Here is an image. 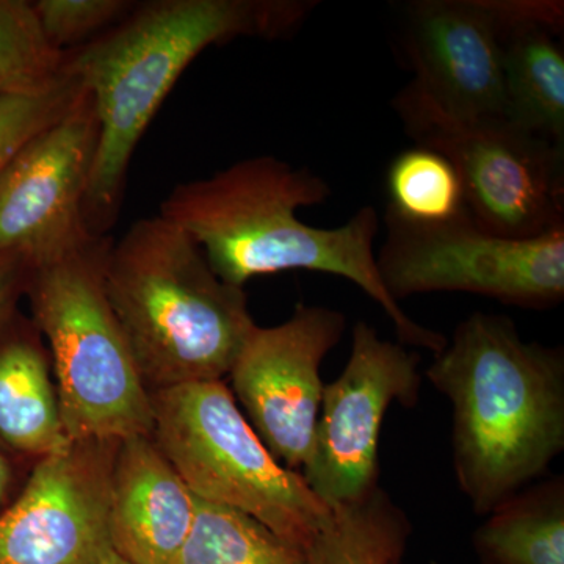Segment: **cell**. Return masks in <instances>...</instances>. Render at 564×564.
I'll list each match as a JSON object with an SVG mask.
<instances>
[{
    "label": "cell",
    "instance_id": "cell-3",
    "mask_svg": "<svg viewBox=\"0 0 564 564\" xmlns=\"http://www.w3.org/2000/svg\"><path fill=\"white\" fill-rule=\"evenodd\" d=\"M425 377L454 408L456 484L475 513H491L562 454L564 350L522 339L507 315L464 318Z\"/></svg>",
    "mask_w": 564,
    "mask_h": 564
},
{
    "label": "cell",
    "instance_id": "cell-13",
    "mask_svg": "<svg viewBox=\"0 0 564 564\" xmlns=\"http://www.w3.org/2000/svg\"><path fill=\"white\" fill-rule=\"evenodd\" d=\"M513 0H408L397 44L413 80L458 117L505 118L502 36Z\"/></svg>",
    "mask_w": 564,
    "mask_h": 564
},
{
    "label": "cell",
    "instance_id": "cell-17",
    "mask_svg": "<svg viewBox=\"0 0 564 564\" xmlns=\"http://www.w3.org/2000/svg\"><path fill=\"white\" fill-rule=\"evenodd\" d=\"M0 437L17 451L41 456L70 443L43 352L28 340L0 350Z\"/></svg>",
    "mask_w": 564,
    "mask_h": 564
},
{
    "label": "cell",
    "instance_id": "cell-18",
    "mask_svg": "<svg viewBox=\"0 0 564 564\" xmlns=\"http://www.w3.org/2000/svg\"><path fill=\"white\" fill-rule=\"evenodd\" d=\"M411 522L381 486L359 502L332 508L329 521L304 549L307 564L402 562Z\"/></svg>",
    "mask_w": 564,
    "mask_h": 564
},
{
    "label": "cell",
    "instance_id": "cell-27",
    "mask_svg": "<svg viewBox=\"0 0 564 564\" xmlns=\"http://www.w3.org/2000/svg\"><path fill=\"white\" fill-rule=\"evenodd\" d=\"M391 564H400V562L391 563Z\"/></svg>",
    "mask_w": 564,
    "mask_h": 564
},
{
    "label": "cell",
    "instance_id": "cell-11",
    "mask_svg": "<svg viewBox=\"0 0 564 564\" xmlns=\"http://www.w3.org/2000/svg\"><path fill=\"white\" fill-rule=\"evenodd\" d=\"M99 141L90 96L31 141L0 174V254L28 269L87 243L88 185Z\"/></svg>",
    "mask_w": 564,
    "mask_h": 564
},
{
    "label": "cell",
    "instance_id": "cell-4",
    "mask_svg": "<svg viewBox=\"0 0 564 564\" xmlns=\"http://www.w3.org/2000/svg\"><path fill=\"white\" fill-rule=\"evenodd\" d=\"M102 288L147 388L223 381L256 323L247 293L161 215L133 223L102 256Z\"/></svg>",
    "mask_w": 564,
    "mask_h": 564
},
{
    "label": "cell",
    "instance_id": "cell-6",
    "mask_svg": "<svg viewBox=\"0 0 564 564\" xmlns=\"http://www.w3.org/2000/svg\"><path fill=\"white\" fill-rule=\"evenodd\" d=\"M152 440L193 496L242 511L306 549L332 516L303 475L274 459L225 381L151 393Z\"/></svg>",
    "mask_w": 564,
    "mask_h": 564
},
{
    "label": "cell",
    "instance_id": "cell-12",
    "mask_svg": "<svg viewBox=\"0 0 564 564\" xmlns=\"http://www.w3.org/2000/svg\"><path fill=\"white\" fill-rule=\"evenodd\" d=\"M107 445L70 441L43 456L0 516V564H101L111 549Z\"/></svg>",
    "mask_w": 564,
    "mask_h": 564
},
{
    "label": "cell",
    "instance_id": "cell-23",
    "mask_svg": "<svg viewBox=\"0 0 564 564\" xmlns=\"http://www.w3.org/2000/svg\"><path fill=\"white\" fill-rule=\"evenodd\" d=\"M44 35L68 54L124 20L135 3L128 0H39L32 2Z\"/></svg>",
    "mask_w": 564,
    "mask_h": 564
},
{
    "label": "cell",
    "instance_id": "cell-9",
    "mask_svg": "<svg viewBox=\"0 0 564 564\" xmlns=\"http://www.w3.org/2000/svg\"><path fill=\"white\" fill-rule=\"evenodd\" d=\"M417 352L383 339L372 325L352 328L343 373L323 388L311 454L302 475L328 508L366 499L380 486L381 426L392 403L413 408L422 375Z\"/></svg>",
    "mask_w": 564,
    "mask_h": 564
},
{
    "label": "cell",
    "instance_id": "cell-26",
    "mask_svg": "<svg viewBox=\"0 0 564 564\" xmlns=\"http://www.w3.org/2000/svg\"><path fill=\"white\" fill-rule=\"evenodd\" d=\"M101 564H131L126 562L124 558H121L120 555L117 554V552L113 551V549H110L109 552H107L106 555H104Z\"/></svg>",
    "mask_w": 564,
    "mask_h": 564
},
{
    "label": "cell",
    "instance_id": "cell-24",
    "mask_svg": "<svg viewBox=\"0 0 564 564\" xmlns=\"http://www.w3.org/2000/svg\"><path fill=\"white\" fill-rule=\"evenodd\" d=\"M25 276L28 265L21 258L14 254H0V328L10 317Z\"/></svg>",
    "mask_w": 564,
    "mask_h": 564
},
{
    "label": "cell",
    "instance_id": "cell-8",
    "mask_svg": "<svg viewBox=\"0 0 564 564\" xmlns=\"http://www.w3.org/2000/svg\"><path fill=\"white\" fill-rule=\"evenodd\" d=\"M377 254L389 295L464 292L524 310H549L564 299V228L530 239L486 231L469 214L414 223L384 214Z\"/></svg>",
    "mask_w": 564,
    "mask_h": 564
},
{
    "label": "cell",
    "instance_id": "cell-19",
    "mask_svg": "<svg viewBox=\"0 0 564 564\" xmlns=\"http://www.w3.org/2000/svg\"><path fill=\"white\" fill-rule=\"evenodd\" d=\"M172 564H307L304 549L251 516L196 497L187 541Z\"/></svg>",
    "mask_w": 564,
    "mask_h": 564
},
{
    "label": "cell",
    "instance_id": "cell-1",
    "mask_svg": "<svg viewBox=\"0 0 564 564\" xmlns=\"http://www.w3.org/2000/svg\"><path fill=\"white\" fill-rule=\"evenodd\" d=\"M329 196L332 188L318 174L259 155L177 184L159 215L187 234L228 284L243 289L252 278L291 270L334 274L358 285L384 311L399 344L443 351L447 337L415 322L386 291L375 252L380 232L375 207L364 206L337 228L300 220L299 209Z\"/></svg>",
    "mask_w": 564,
    "mask_h": 564
},
{
    "label": "cell",
    "instance_id": "cell-10",
    "mask_svg": "<svg viewBox=\"0 0 564 564\" xmlns=\"http://www.w3.org/2000/svg\"><path fill=\"white\" fill-rule=\"evenodd\" d=\"M347 318L326 306L299 304L270 328L254 326L228 377L234 399L270 454L288 469H303L321 411L323 359L343 339Z\"/></svg>",
    "mask_w": 564,
    "mask_h": 564
},
{
    "label": "cell",
    "instance_id": "cell-14",
    "mask_svg": "<svg viewBox=\"0 0 564 564\" xmlns=\"http://www.w3.org/2000/svg\"><path fill=\"white\" fill-rule=\"evenodd\" d=\"M117 445L111 549L131 564H172L195 521L196 497L152 436H133Z\"/></svg>",
    "mask_w": 564,
    "mask_h": 564
},
{
    "label": "cell",
    "instance_id": "cell-7",
    "mask_svg": "<svg viewBox=\"0 0 564 564\" xmlns=\"http://www.w3.org/2000/svg\"><path fill=\"white\" fill-rule=\"evenodd\" d=\"M392 109L415 147L455 166L480 228L514 239L564 228V147L503 117L451 113L414 80L393 96Z\"/></svg>",
    "mask_w": 564,
    "mask_h": 564
},
{
    "label": "cell",
    "instance_id": "cell-22",
    "mask_svg": "<svg viewBox=\"0 0 564 564\" xmlns=\"http://www.w3.org/2000/svg\"><path fill=\"white\" fill-rule=\"evenodd\" d=\"M85 95L79 77L63 65L46 87L0 96V174L31 141L76 109Z\"/></svg>",
    "mask_w": 564,
    "mask_h": 564
},
{
    "label": "cell",
    "instance_id": "cell-25",
    "mask_svg": "<svg viewBox=\"0 0 564 564\" xmlns=\"http://www.w3.org/2000/svg\"><path fill=\"white\" fill-rule=\"evenodd\" d=\"M10 484V467L2 455H0V500L6 496Z\"/></svg>",
    "mask_w": 564,
    "mask_h": 564
},
{
    "label": "cell",
    "instance_id": "cell-15",
    "mask_svg": "<svg viewBox=\"0 0 564 564\" xmlns=\"http://www.w3.org/2000/svg\"><path fill=\"white\" fill-rule=\"evenodd\" d=\"M564 3L513 0L502 36L505 118L564 147Z\"/></svg>",
    "mask_w": 564,
    "mask_h": 564
},
{
    "label": "cell",
    "instance_id": "cell-5",
    "mask_svg": "<svg viewBox=\"0 0 564 564\" xmlns=\"http://www.w3.org/2000/svg\"><path fill=\"white\" fill-rule=\"evenodd\" d=\"M106 248L96 236L28 269L33 317L54 358L63 429L76 443L152 434L151 393L102 288Z\"/></svg>",
    "mask_w": 564,
    "mask_h": 564
},
{
    "label": "cell",
    "instance_id": "cell-21",
    "mask_svg": "<svg viewBox=\"0 0 564 564\" xmlns=\"http://www.w3.org/2000/svg\"><path fill=\"white\" fill-rule=\"evenodd\" d=\"M65 58L44 35L32 2L0 0V96L46 87Z\"/></svg>",
    "mask_w": 564,
    "mask_h": 564
},
{
    "label": "cell",
    "instance_id": "cell-16",
    "mask_svg": "<svg viewBox=\"0 0 564 564\" xmlns=\"http://www.w3.org/2000/svg\"><path fill=\"white\" fill-rule=\"evenodd\" d=\"M480 564H564V480L552 477L505 500L474 533Z\"/></svg>",
    "mask_w": 564,
    "mask_h": 564
},
{
    "label": "cell",
    "instance_id": "cell-20",
    "mask_svg": "<svg viewBox=\"0 0 564 564\" xmlns=\"http://www.w3.org/2000/svg\"><path fill=\"white\" fill-rule=\"evenodd\" d=\"M386 210L406 221H447L469 214L455 166L429 148L413 147L392 159L386 173Z\"/></svg>",
    "mask_w": 564,
    "mask_h": 564
},
{
    "label": "cell",
    "instance_id": "cell-2",
    "mask_svg": "<svg viewBox=\"0 0 564 564\" xmlns=\"http://www.w3.org/2000/svg\"><path fill=\"white\" fill-rule=\"evenodd\" d=\"M318 0H152L98 39L66 54L88 93L99 141L85 202L88 229L113 221L133 151L174 84L207 47L237 39L281 40Z\"/></svg>",
    "mask_w": 564,
    "mask_h": 564
}]
</instances>
